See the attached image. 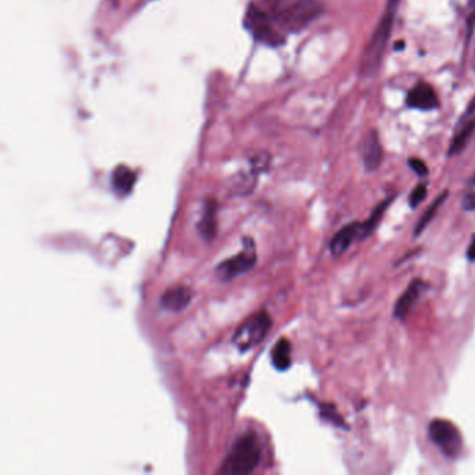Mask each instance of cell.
<instances>
[{
	"mask_svg": "<svg viewBox=\"0 0 475 475\" xmlns=\"http://www.w3.org/2000/svg\"><path fill=\"white\" fill-rule=\"evenodd\" d=\"M255 6L268 25L281 35L282 31L304 30L322 14V4L318 0H264Z\"/></svg>",
	"mask_w": 475,
	"mask_h": 475,
	"instance_id": "1",
	"label": "cell"
},
{
	"mask_svg": "<svg viewBox=\"0 0 475 475\" xmlns=\"http://www.w3.org/2000/svg\"><path fill=\"white\" fill-rule=\"evenodd\" d=\"M400 6V0H389L386 4V8L383 11V16L380 18V24L377 30L374 31L367 48L363 53L361 59V76L364 78H370L377 74L380 70L383 54L386 50V45L389 42L392 30H393V23L397 14Z\"/></svg>",
	"mask_w": 475,
	"mask_h": 475,
	"instance_id": "2",
	"label": "cell"
},
{
	"mask_svg": "<svg viewBox=\"0 0 475 475\" xmlns=\"http://www.w3.org/2000/svg\"><path fill=\"white\" fill-rule=\"evenodd\" d=\"M262 450L254 433L242 435L225 459L219 473L225 475H247L254 473L259 466Z\"/></svg>",
	"mask_w": 475,
	"mask_h": 475,
	"instance_id": "3",
	"label": "cell"
},
{
	"mask_svg": "<svg viewBox=\"0 0 475 475\" xmlns=\"http://www.w3.org/2000/svg\"><path fill=\"white\" fill-rule=\"evenodd\" d=\"M272 328V318L266 311H259L250 317L233 336V344L245 353L261 344Z\"/></svg>",
	"mask_w": 475,
	"mask_h": 475,
	"instance_id": "4",
	"label": "cell"
},
{
	"mask_svg": "<svg viewBox=\"0 0 475 475\" xmlns=\"http://www.w3.org/2000/svg\"><path fill=\"white\" fill-rule=\"evenodd\" d=\"M257 264V251L252 238H244L242 250L238 255L221 262L216 269L215 275L221 282H230L238 276L251 271Z\"/></svg>",
	"mask_w": 475,
	"mask_h": 475,
	"instance_id": "5",
	"label": "cell"
},
{
	"mask_svg": "<svg viewBox=\"0 0 475 475\" xmlns=\"http://www.w3.org/2000/svg\"><path fill=\"white\" fill-rule=\"evenodd\" d=\"M428 435L445 456L455 459L460 455L463 447V439L459 429L453 423L436 418L429 424Z\"/></svg>",
	"mask_w": 475,
	"mask_h": 475,
	"instance_id": "6",
	"label": "cell"
},
{
	"mask_svg": "<svg viewBox=\"0 0 475 475\" xmlns=\"http://www.w3.org/2000/svg\"><path fill=\"white\" fill-rule=\"evenodd\" d=\"M427 288V282L421 279L413 281L406 288V291L396 301L394 308H393V318L397 321H404L406 317L410 314L411 308L414 307V304L418 301V298Z\"/></svg>",
	"mask_w": 475,
	"mask_h": 475,
	"instance_id": "7",
	"label": "cell"
},
{
	"mask_svg": "<svg viewBox=\"0 0 475 475\" xmlns=\"http://www.w3.org/2000/svg\"><path fill=\"white\" fill-rule=\"evenodd\" d=\"M192 290L187 286H175L166 290L160 297V305L172 312L186 310L192 301Z\"/></svg>",
	"mask_w": 475,
	"mask_h": 475,
	"instance_id": "8",
	"label": "cell"
},
{
	"mask_svg": "<svg viewBox=\"0 0 475 475\" xmlns=\"http://www.w3.org/2000/svg\"><path fill=\"white\" fill-rule=\"evenodd\" d=\"M407 105L420 110H432L439 106V99L427 83H418L407 96Z\"/></svg>",
	"mask_w": 475,
	"mask_h": 475,
	"instance_id": "9",
	"label": "cell"
},
{
	"mask_svg": "<svg viewBox=\"0 0 475 475\" xmlns=\"http://www.w3.org/2000/svg\"><path fill=\"white\" fill-rule=\"evenodd\" d=\"M363 160H364V166L368 172L377 170L380 168L382 160H383L382 143H380V136L375 130L371 131L364 141Z\"/></svg>",
	"mask_w": 475,
	"mask_h": 475,
	"instance_id": "10",
	"label": "cell"
},
{
	"mask_svg": "<svg viewBox=\"0 0 475 475\" xmlns=\"http://www.w3.org/2000/svg\"><path fill=\"white\" fill-rule=\"evenodd\" d=\"M360 233H361V223L358 222H353V223L343 226L331 240V244H329L331 252L333 255H341L351 245L353 240L360 236Z\"/></svg>",
	"mask_w": 475,
	"mask_h": 475,
	"instance_id": "11",
	"label": "cell"
},
{
	"mask_svg": "<svg viewBox=\"0 0 475 475\" xmlns=\"http://www.w3.org/2000/svg\"><path fill=\"white\" fill-rule=\"evenodd\" d=\"M218 206L215 201H208L204 213L201 216V221L198 223V230L201 236L205 240H213L218 230Z\"/></svg>",
	"mask_w": 475,
	"mask_h": 475,
	"instance_id": "12",
	"label": "cell"
},
{
	"mask_svg": "<svg viewBox=\"0 0 475 475\" xmlns=\"http://www.w3.org/2000/svg\"><path fill=\"white\" fill-rule=\"evenodd\" d=\"M136 182H137V175L127 166H119L113 172V177H112L113 189L120 195L130 194Z\"/></svg>",
	"mask_w": 475,
	"mask_h": 475,
	"instance_id": "13",
	"label": "cell"
},
{
	"mask_svg": "<svg viewBox=\"0 0 475 475\" xmlns=\"http://www.w3.org/2000/svg\"><path fill=\"white\" fill-rule=\"evenodd\" d=\"M474 131L475 117L470 119V120H466V119H464L462 127L459 129V131L456 133L453 141L450 143V148H449L447 155H449V156H455V155H459L460 152H463L464 148L467 146L469 141L471 140Z\"/></svg>",
	"mask_w": 475,
	"mask_h": 475,
	"instance_id": "14",
	"label": "cell"
},
{
	"mask_svg": "<svg viewBox=\"0 0 475 475\" xmlns=\"http://www.w3.org/2000/svg\"><path fill=\"white\" fill-rule=\"evenodd\" d=\"M271 360L278 371H287L291 367V344L287 339H281L274 346Z\"/></svg>",
	"mask_w": 475,
	"mask_h": 475,
	"instance_id": "15",
	"label": "cell"
},
{
	"mask_svg": "<svg viewBox=\"0 0 475 475\" xmlns=\"http://www.w3.org/2000/svg\"><path fill=\"white\" fill-rule=\"evenodd\" d=\"M447 195H449V191H443V192L439 194V195L436 197V199L430 204V206L428 208L427 211H426V213L421 216V219L418 221V223H417L416 228H414V236H416V238L420 236V235L427 229L428 225L432 222V219H433L435 215L438 213L439 208H440V206L443 205V202L446 201Z\"/></svg>",
	"mask_w": 475,
	"mask_h": 475,
	"instance_id": "16",
	"label": "cell"
},
{
	"mask_svg": "<svg viewBox=\"0 0 475 475\" xmlns=\"http://www.w3.org/2000/svg\"><path fill=\"white\" fill-rule=\"evenodd\" d=\"M392 201H393V197L387 198L386 201H382L380 205H377V208H374L370 218L364 223H361V233H360L361 238H368L375 230V228L380 225V219H382L383 213L386 212L387 206L392 204Z\"/></svg>",
	"mask_w": 475,
	"mask_h": 475,
	"instance_id": "17",
	"label": "cell"
},
{
	"mask_svg": "<svg viewBox=\"0 0 475 475\" xmlns=\"http://www.w3.org/2000/svg\"><path fill=\"white\" fill-rule=\"evenodd\" d=\"M321 416H322V418H325L327 421H329L331 424L336 426V427L348 429V426L346 424L344 418L337 413L336 407L332 404H322L321 406Z\"/></svg>",
	"mask_w": 475,
	"mask_h": 475,
	"instance_id": "18",
	"label": "cell"
},
{
	"mask_svg": "<svg viewBox=\"0 0 475 475\" xmlns=\"http://www.w3.org/2000/svg\"><path fill=\"white\" fill-rule=\"evenodd\" d=\"M428 187L427 184H418L414 190L410 194V206L416 209L418 205L423 204V201L427 198Z\"/></svg>",
	"mask_w": 475,
	"mask_h": 475,
	"instance_id": "19",
	"label": "cell"
},
{
	"mask_svg": "<svg viewBox=\"0 0 475 475\" xmlns=\"http://www.w3.org/2000/svg\"><path fill=\"white\" fill-rule=\"evenodd\" d=\"M462 206L464 211L467 212H471V211H475V176L473 177V180L470 182L469 187H467V191L463 197V201H462Z\"/></svg>",
	"mask_w": 475,
	"mask_h": 475,
	"instance_id": "20",
	"label": "cell"
},
{
	"mask_svg": "<svg viewBox=\"0 0 475 475\" xmlns=\"http://www.w3.org/2000/svg\"><path fill=\"white\" fill-rule=\"evenodd\" d=\"M409 165H410V168L418 175V176H427L428 172V166L421 160V159H418V158H411L410 160H409Z\"/></svg>",
	"mask_w": 475,
	"mask_h": 475,
	"instance_id": "21",
	"label": "cell"
},
{
	"mask_svg": "<svg viewBox=\"0 0 475 475\" xmlns=\"http://www.w3.org/2000/svg\"><path fill=\"white\" fill-rule=\"evenodd\" d=\"M467 258L471 262L475 261V233L473 235V238H471V242H470L469 248H467Z\"/></svg>",
	"mask_w": 475,
	"mask_h": 475,
	"instance_id": "22",
	"label": "cell"
},
{
	"mask_svg": "<svg viewBox=\"0 0 475 475\" xmlns=\"http://www.w3.org/2000/svg\"><path fill=\"white\" fill-rule=\"evenodd\" d=\"M403 45H404V42H403V41H400V42L397 44V49H403Z\"/></svg>",
	"mask_w": 475,
	"mask_h": 475,
	"instance_id": "23",
	"label": "cell"
},
{
	"mask_svg": "<svg viewBox=\"0 0 475 475\" xmlns=\"http://www.w3.org/2000/svg\"><path fill=\"white\" fill-rule=\"evenodd\" d=\"M471 1V6H475V0H470Z\"/></svg>",
	"mask_w": 475,
	"mask_h": 475,
	"instance_id": "24",
	"label": "cell"
}]
</instances>
